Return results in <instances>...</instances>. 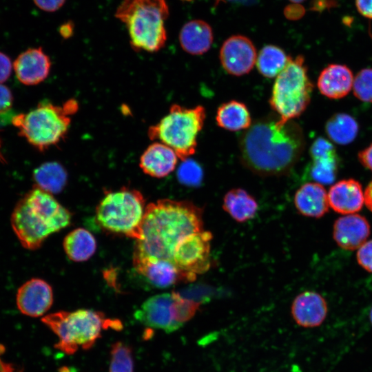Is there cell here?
Listing matches in <instances>:
<instances>
[{
	"label": "cell",
	"instance_id": "1",
	"mask_svg": "<svg viewBox=\"0 0 372 372\" xmlns=\"http://www.w3.org/2000/svg\"><path fill=\"white\" fill-rule=\"evenodd\" d=\"M304 146L300 126L278 116L258 119L242 133L239 143L242 164L262 176H282L298 161Z\"/></svg>",
	"mask_w": 372,
	"mask_h": 372
},
{
	"label": "cell",
	"instance_id": "2",
	"mask_svg": "<svg viewBox=\"0 0 372 372\" xmlns=\"http://www.w3.org/2000/svg\"><path fill=\"white\" fill-rule=\"evenodd\" d=\"M203 209L189 201L166 198L149 203L143 217L142 236L136 241L134 253L172 262L174 248L180 240L203 230Z\"/></svg>",
	"mask_w": 372,
	"mask_h": 372
},
{
	"label": "cell",
	"instance_id": "3",
	"mask_svg": "<svg viewBox=\"0 0 372 372\" xmlns=\"http://www.w3.org/2000/svg\"><path fill=\"white\" fill-rule=\"evenodd\" d=\"M71 218L52 194L34 187L16 205L11 225L21 245L34 250L50 235L68 226Z\"/></svg>",
	"mask_w": 372,
	"mask_h": 372
},
{
	"label": "cell",
	"instance_id": "4",
	"mask_svg": "<svg viewBox=\"0 0 372 372\" xmlns=\"http://www.w3.org/2000/svg\"><path fill=\"white\" fill-rule=\"evenodd\" d=\"M41 321L57 336L54 347L68 355L92 348L102 331L122 328L118 320L106 318L102 312L91 309L60 311L45 316Z\"/></svg>",
	"mask_w": 372,
	"mask_h": 372
},
{
	"label": "cell",
	"instance_id": "5",
	"mask_svg": "<svg viewBox=\"0 0 372 372\" xmlns=\"http://www.w3.org/2000/svg\"><path fill=\"white\" fill-rule=\"evenodd\" d=\"M168 14L165 0H124L115 16L125 23L135 50L154 52L166 42L164 22Z\"/></svg>",
	"mask_w": 372,
	"mask_h": 372
},
{
	"label": "cell",
	"instance_id": "6",
	"mask_svg": "<svg viewBox=\"0 0 372 372\" xmlns=\"http://www.w3.org/2000/svg\"><path fill=\"white\" fill-rule=\"evenodd\" d=\"M78 107L77 102L73 99L61 106L49 102L41 103L28 113L13 118V124L19 130V134L32 146L43 151L65 138L71 123V116Z\"/></svg>",
	"mask_w": 372,
	"mask_h": 372
},
{
	"label": "cell",
	"instance_id": "7",
	"mask_svg": "<svg viewBox=\"0 0 372 372\" xmlns=\"http://www.w3.org/2000/svg\"><path fill=\"white\" fill-rule=\"evenodd\" d=\"M205 109L202 105L187 108L173 104L158 123L147 132L152 141H158L171 147L178 157L185 161L193 155L197 147V137L205 120Z\"/></svg>",
	"mask_w": 372,
	"mask_h": 372
},
{
	"label": "cell",
	"instance_id": "8",
	"mask_svg": "<svg viewBox=\"0 0 372 372\" xmlns=\"http://www.w3.org/2000/svg\"><path fill=\"white\" fill-rule=\"evenodd\" d=\"M146 206L139 191L122 187L107 193L101 200L96 209V220L107 231L136 241L142 236Z\"/></svg>",
	"mask_w": 372,
	"mask_h": 372
},
{
	"label": "cell",
	"instance_id": "9",
	"mask_svg": "<svg viewBox=\"0 0 372 372\" xmlns=\"http://www.w3.org/2000/svg\"><path fill=\"white\" fill-rule=\"evenodd\" d=\"M313 89L303 56H289L287 65L276 77L270 105L281 119L293 120L307 107Z\"/></svg>",
	"mask_w": 372,
	"mask_h": 372
},
{
	"label": "cell",
	"instance_id": "10",
	"mask_svg": "<svg viewBox=\"0 0 372 372\" xmlns=\"http://www.w3.org/2000/svg\"><path fill=\"white\" fill-rule=\"evenodd\" d=\"M212 237L210 231L204 230L184 237L174 248L172 262L187 273L197 275L206 272L211 266Z\"/></svg>",
	"mask_w": 372,
	"mask_h": 372
},
{
	"label": "cell",
	"instance_id": "11",
	"mask_svg": "<svg viewBox=\"0 0 372 372\" xmlns=\"http://www.w3.org/2000/svg\"><path fill=\"white\" fill-rule=\"evenodd\" d=\"M134 318L146 327L173 332L182 325L176 318L173 293H163L147 298L134 313Z\"/></svg>",
	"mask_w": 372,
	"mask_h": 372
},
{
	"label": "cell",
	"instance_id": "12",
	"mask_svg": "<svg viewBox=\"0 0 372 372\" xmlns=\"http://www.w3.org/2000/svg\"><path fill=\"white\" fill-rule=\"evenodd\" d=\"M135 270L158 288L169 287L177 283L192 282L196 275L179 269L172 262L154 259L141 254H133Z\"/></svg>",
	"mask_w": 372,
	"mask_h": 372
},
{
	"label": "cell",
	"instance_id": "13",
	"mask_svg": "<svg viewBox=\"0 0 372 372\" xmlns=\"http://www.w3.org/2000/svg\"><path fill=\"white\" fill-rule=\"evenodd\" d=\"M257 53L253 43L246 37L235 35L228 38L220 50V60L224 70L234 76L248 74L256 64Z\"/></svg>",
	"mask_w": 372,
	"mask_h": 372
},
{
	"label": "cell",
	"instance_id": "14",
	"mask_svg": "<svg viewBox=\"0 0 372 372\" xmlns=\"http://www.w3.org/2000/svg\"><path fill=\"white\" fill-rule=\"evenodd\" d=\"M16 302L23 314L34 318L41 316L52 304V287L43 280L30 279L19 288Z\"/></svg>",
	"mask_w": 372,
	"mask_h": 372
},
{
	"label": "cell",
	"instance_id": "15",
	"mask_svg": "<svg viewBox=\"0 0 372 372\" xmlns=\"http://www.w3.org/2000/svg\"><path fill=\"white\" fill-rule=\"evenodd\" d=\"M333 234L339 247L353 251L366 242L370 235V225L364 216L348 214L335 221Z\"/></svg>",
	"mask_w": 372,
	"mask_h": 372
},
{
	"label": "cell",
	"instance_id": "16",
	"mask_svg": "<svg viewBox=\"0 0 372 372\" xmlns=\"http://www.w3.org/2000/svg\"><path fill=\"white\" fill-rule=\"evenodd\" d=\"M327 304L318 293L311 291L298 295L291 304V314L296 322L306 328L320 325L327 317Z\"/></svg>",
	"mask_w": 372,
	"mask_h": 372
},
{
	"label": "cell",
	"instance_id": "17",
	"mask_svg": "<svg viewBox=\"0 0 372 372\" xmlns=\"http://www.w3.org/2000/svg\"><path fill=\"white\" fill-rule=\"evenodd\" d=\"M50 67V58L41 48L27 50L14 63L17 79L27 85L43 81L49 74Z\"/></svg>",
	"mask_w": 372,
	"mask_h": 372
},
{
	"label": "cell",
	"instance_id": "18",
	"mask_svg": "<svg viewBox=\"0 0 372 372\" xmlns=\"http://www.w3.org/2000/svg\"><path fill=\"white\" fill-rule=\"evenodd\" d=\"M310 154L311 178L320 184H331L335 178L338 163L334 146L327 139L319 137L313 143Z\"/></svg>",
	"mask_w": 372,
	"mask_h": 372
},
{
	"label": "cell",
	"instance_id": "19",
	"mask_svg": "<svg viewBox=\"0 0 372 372\" xmlns=\"http://www.w3.org/2000/svg\"><path fill=\"white\" fill-rule=\"evenodd\" d=\"M329 207L335 212L348 215L359 211L364 203V194L357 180H342L333 185L329 191Z\"/></svg>",
	"mask_w": 372,
	"mask_h": 372
},
{
	"label": "cell",
	"instance_id": "20",
	"mask_svg": "<svg viewBox=\"0 0 372 372\" xmlns=\"http://www.w3.org/2000/svg\"><path fill=\"white\" fill-rule=\"evenodd\" d=\"M178 158L171 147L161 142H154L141 156L139 166L145 174L161 178L174 170Z\"/></svg>",
	"mask_w": 372,
	"mask_h": 372
},
{
	"label": "cell",
	"instance_id": "21",
	"mask_svg": "<svg viewBox=\"0 0 372 372\" xmlns=\"http://www.w3.org/2000/svg\"><path fill=\"white\" fill-rule=\"evenodd\" d=\"M353 83V73L348 67L340 64H330L320 72L318 87L322 95L329 99H338L349 94Z\"/></svg>",
	"mask_w": 372,
	"mask_h": 372
},
{
	"label": "cell",
	"instance_id": "22",
	"mask_svg": "<svg viewBox=\"0 0 372 372\" xmlns=\"http://www.w3.org/2000/svg\"><path fill=\"white\" fill-rule=\"evenodd\" d=\"M294 205L302 215L320 218L329 210L328 194L322 184L307 183L296 192Z\"/></svg>",
	"mask_w": 372,
	"mask_h": 372
},
{
	"label": "cell",
	"instance_id": "23",
	"mask_svg": "<svg viewBox=\"0 0 372 372\" xmlns=\"http://www.w3.org/2000/svg\"><path fill=\"white\" fill-rule=\"evenodd\" d=\"M180 44L187 53L200 55L207 52L213 42V32L208 23L202 20L191 21L182 28Z\"/></svg>",
	"mask_w": 372,
	"mask_h": 372
},
{
	"label": "cell",
	"instance_id": "24",
	"mask_svg": "<svg viewBox=\"0 0 372 372\" xmlns=\"http://www.w3.org/2000/svg\"><path fill=\"white\" fill-rule=\"evenodd\" d=\"M223 208L236 222L244 223L254 217L258 205L246 190L234 188L225 194Z\"/></svg>",
	"mask_w": 372,
	"mask_h": 372
},
{
	"label": "cell",
	"instance_id": "25",
	"mask_svg": "<svg viewBox=\"0 0 372 372\" xmlns=\"http://www.w3.org/2000/svg\"><path fill=\"white\" fill-rule=\"evenodd\" d=\"M216 121L220 127L234 132L246 130L252 123L247 106L235 100L224 103L218 107Z\"/></svg>",
	"mask_w": 372,
	"mask_h": 372
},
{
	"label": "cell",
	"instance_id": "26",
	"mask_svg": "<svg viewBox=\"0 0 372 372\" xmlns=\"http://www.w3.org/2000/svg\"><path fill=\"white\" fill-rule=\"evenodd\" d=\"M63 249L71 260L83 262L87 260L95 253L96 242L89 231L83 228H77L65 237Z\"/></svg>",
	"mask_w": 372,
	"mask_h": 372
},
{
	"label": "cell",
	"instance_id": "27",
	"mask_svg": "<svg viewBox=\"0 0 372 372\" xmlns=\"http://www.w3.org/2000/svg\"><path fill=\"white\" fill-rule=\"evenodd\" d=\"M33 178L35 187L54 194L63 190L67 183L68 174L60 163L48 162L34 169Z\"/></svg>",
	"mask_w": 372,
	"mask_h": 372
},
{
	"label": "cell",
	"instance_id": "28",
	"mask_svg": "<svg viewBox=\"0 0 372 372\" xmlns=\"http://www.w3.org/2000/svg\"><path fill=\"white\" fill-rule=\"evenodd\" d=\"M325 129L328 136L333 142L340 145H347L355 138L358 125L350 115L338 113L329 119Z\"/></svg>",
	"mask_w": 372,
	"mask_h": 372
},
{
	"label": "cell",
	"instance_id": "29",
	"mask_svg": "<svg viewBox=\"0 0 372 372\" xmlns=\"http://www.w3.org/2000/svg\"><path fill=\"white\" fill-rule=\"evenodd\" d=\"M289 56L280 48L268 45L257 54L256 66L259 72L267 78L276 77L287 65Z\"/></svg>",
	"mask_w": 372,
	"mask_h": 372
},
{
	"label": "cell",
	"instance_id": "30",
	"mask_svg": "<svg viewBox=\"0 0 372 372\" xmlns=\"http://www.w3.org/2000/svg\"><path fill=\"white\" fill-rule=\"evenodd\" d=\"M109 372H134V358L130 346L116 342L112 345Z\"/></svg>",
	"mask_w": 372,
	"mask_h": 372
},
{
	"label": "cell",
	"instance_id": "31",
	"mask_svg": "<svg viewBox=\"0 0 372 372\" xmlns=\"http://www.w3.org/2000/svg\"><path fill=\"white\" fill-rule=\"evenodd\" d=\"M177 172V177L180 183L196 187L201 183L203 169L194 161L189 158L183 161Z\"/></svg>",
	"mask_w": 372,
	"mask_h": 372
},
{
	"label": "cell",
	"instance_id": "32",
	"mask_svg": "<svg viewBox=\"0 0 372 372\" xmlns=\"http://www.w3.org/2000/svg\"><path fill=\"white\" fill-rule=\"evenodd\" d=\"M352 87L355 97L363 102L372 103V69L360 70L353 80Z\"/></svg>",
	"mask_w": 372,
	"mask_h": 372
},
{
	"label": "cell",
	"instance_id": "33",
	"mask_svg": "<svg viewBox=\"0 0 372 372\" xmlns=\"http://www.w3.org/2000/svg\"><path fill=\"white\" fill-rule=\"evenodd\" d=\"M172 293L174 298L176 320L183 325L194 316L200 302L183 296L178 292L172 291Z\"/></svg>",
	"mask_w": 372,
	"mask_h": 372
},
{
	"label": "cell",
	"instance_id": "34",
	"mask_svg": "<svg viewBox=\"0 0 372 372\" xmlns=\"http://www.w3.org/2000/svg\"><path fill=\"white\" fill-rule=\"evenodd\" d=\"M357 260L362 268L372 273V240L366 241L358 249Z\"/></svg>",
	"mask_w": 372,
	"mask_h": 372
},
{
	"label": "cell",
	"instance_id": "35",
	"mask_svg": "<svg viewBox=\"0 0 372 372\" xmlns=\"http://www.w3.org/2000/svg\"><path fill=\"white\" fill-rule=\"evenodd\" d=\"M12 103V95L9 88L0 84V114L8 110Z\"/></svg>",
	"mask_w": 372,
	"mask_h": 372
},
{
	"label": "cell",
	"instance_id": "36",
	"mask_svg": "<svg viewBox=\"0 0 372 372\" xmlns=\"http://www.w3.org/2000/svg\"><path fill=\"white\" fill-rule=\"evenodd\" d=\"M12 64L8 56L0 52V83L6 81L11 74Z\"/></svg>",
	"mask_w": 372,
	"mask_h": 372
},
{
	"label": "cell",
	"instance_id": "37",
	"mask_svg": "<svg viewBox=\"0 0 372 372\" xmlns=\"http://www.w3.org/2000/svg\"><path fill=\"white\" fill-rule=\"evenodd\" d=\"M41 9L46 11H54L59 9L65 2V0H34Z\"/></svg>",
	"mask_w": 372,
	"mask_h": 372
},
{
	"label": "cell",
	"instance_id": "38",
	"mask_svg": "<svg viewBox=\"0 0 372 372\" xmlns=\"http://www.w3.org/2000/svg\"><path fill=\"white\" fill-rule=\"evenodd\" d=\"M355 6L361 15L372 19V0H355Z\"/></svg>",
	"mask_w": 372,
	"mask_h": 372
},
{
	"label": "cell",
	"instance_id": "39",
	"mask_svg": "<svg viewBox=\"0 0 372 372\" xmlns=\"http://www.w3.org/2000/svg\"><path fill=\"white\" fill-rule=\"evenodd\" d=\"M358 158L365 167L372 171V144L359 152Z\"/></svg>",
	"mask_w": 372,
	"mask_h": 372
},
{
	"label": "cell",
	"instance_id": "40",
	"mask_svg": "<svg viewBox=\"0 0 372 372\" xmlns=\"http://www.w3.org/2000/svg\"><path fill=\"white\" fill-rule=\"evenodd\" d=\"M364 203L367 208L372 211V180L370 182L365 190Z\"/></svg>",
	"mask_w": 372,
	"mask_h": 372
},
{
	"label": "cell",
	"instance_id": "41",
	"mask_svg": "<svg viewBox=\"0 0 372 372\" xmlns=\"http://www.w3.org/2000/svg\"><path fill=\"white\" fill-rule=\"evenodd\" d=\"M290 1H292V2H294V3H300V2H302L304 0H290Z\"/></svg>",
	"mask_w": 372,
	"mask_h": 372
},
{
	"label": "cell",
	"instance_id": "42",
	"mask_svg": "<svg viewBox=\"0 0 372 372\" xmlns=\"http://www.w3.org/2000/svg\"><path fill=\"white\" fill-rule=\"evenodd\" d=\"M369 318H370L371 322L372 324V308L370 311Z\"/></svg>",
	"mask_w": 372,
	"mask_h": 372
}]
</instances>
